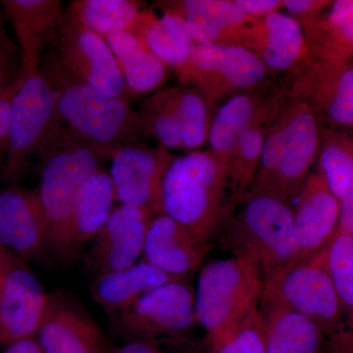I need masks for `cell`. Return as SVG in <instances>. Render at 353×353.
Instances as JSON below:
<instances>
[{"instance_id": "9c48e42d", "label": "cell", "mask_w": 353, "mask_h": 353, "mask_svg": "<svg viewBox=\"0 0 353 353\" xmlns=\"http://www.w3.org/2000/svg\"><path fill=\"white\" fill-rule=\"evenodd\" d=\"M174 72L181 85L197 90L216 112L220 102L268 80L270 71L240 46L196 43Z\"/></svg>"}, {"instance_id": "7a4b0ae2", "label": "cell", "mask_w": 353, "mask_h": 353, "mask_svg": "<svg viewBox=\"0 0 353 353\" xmlns=\"http://www.w3.org/2000/svg\"><path fill=\"white\" fill-rule=\"evenodd\" d=\"M224 232L234 255L259 265L264 282L301 259L294 206L275 194L250 190L231 202L217 234Z\"/></svg>"}, {"instance_id": "3957f363", "label": "cell", "mask_w": 353, "mask_h": 353, "mask_svg": "<svg viewBox=\"0 0 353 353\" xmlns=\"http://www.w3.org/2000/svg\"><path fill=\"white\" fill-rule=\"evenodd\" d=\"M230 205L228 161L212 150L176 157L162 182V212L209 243Z\"/></svg>"}, {"instance_id": "f1b7e54d", "label": "cell", "mask_w": 353, "mask_h": 353, "mask_svg": "<svg viewBox=\"0 0 353 353\" xmlns=\"http://www.w3.org/2000/svg\"><path fill=\"white\" fill-rule=\"evenodd\" d=\"M130 34L173 71L188 59L196 44L178 18L165 11L158 15L152 8L141 11Z\"/></svg>"}, {"instance_id": "ee69618b", "label": "cell", "mask_w": 353, "mask_h": 353, "mask_svg": "<svg viewBox=\"0 0 353 353\" xmlns=\"http://www.w3.org/2000/svg\"><path fill=\"white\" fill-rule=\"evenodd\" d=\"M340 353H345V352H341Z\"/></svg>"}, {"instance_id": "d590c367", "label": "cell", "mask_w": 353, "mask_h": 353, "mask_svg": "<svg viewBox=\"0 0 353 353\" xmlns=\"http://www.w3.org/2000/svg\"><path fill=\"white\" fill-rule=\"evenodd\" d=\"M0 14V90L10 87L23 78V57L19 46L7 32Z\"/></svg>"}, {"instance_id": "8fae6325", "label": "cell", "mask_w": 353, "mask_h": 353, "mask_svg": "<svg viewBox=\"0 0 353 353\" xmlns=\"http://www.w3.org/2000/svg\"><path fill=\"white\" fill-rule=\"evenodd\" d=\"M108 319L111 331L126 341L157 345L158 339L180 336L196 324L194 294L183 281L169 283L111 313Z\"/></svg>"}, {"instance_id": "ac0fdd59", "label": "cell", "mask_w": 353, "mask_h": 353, "mask_svg": "<svg viewBox=\"0 0 353 353\" xmlns=\"http://www.w3.org/2000/svg\"><path fill=\"white\" fill-rule=\"evenodd\" d=\"M154 213L139 206L124 205L113 210L85 255V265L95 278L124 270L143 255L145 236Z\"/></svg>"}, {"instance_id": "8992f818", "label": "cell", "mask_w": 353, "mask_h": 353, "mask_svg": "<svg viewBox=\"0 0 353 353\" xmlns=\"http://www.w3.org/2000/svg\"><path fill=\"white\" fill-rule=\"evenodd\" d=\"M263 292V274L253 260L233 255L209 262L197 279L196 323L213 345H218L259 310Z\"/></svg>"}, {"instance_id": "7402d4cb", "label": "cell", "mask_w": 353, "mask_h": 353, "mask_svg": "<svg viewBox=\"0 0 353 353\" xmlns=\"http://www.w3.org/2000/svg\"><path fill=\"white\" fill-rule=\"evenodd\" d=\"M23 57V77L38 71L44 53L55 43L65 12L60 0H3Z\"/></svg>"}, {"instance_id": "d4e9b609", "label": "cell", "mask_w": 353, "mask_h": 353, "mask_svg": "<svg viewBox=\"0 0 353 353\" xmlns=\"http://www.w3.org/2000/svg\"><path fill=\"white\" fill-rule=\"evenodd\" d=\"M116 201L112 179L99 169L85 183L75 204L65 231L58 259L71 260L94 240L113 212Z\"/></svg>"}, {"instance_id": "6da1fadb", "label": "cell", "mask_w": 353, "mask_h": 353, "mask_svg": "<svg viewBox=\"0 0 353 353\" xmlns=\"http://www.w3.org/2000/svg\"><path fill=\"white\" fill-rule=\"evenodd\" d=\"M39 70L52 92L59 120L104 158L145 138L138 111L129 101L102 94L75 78L60 61L54 44L44 53Z\"/></svg>"}, {"instance_id": "ab89813d", "label": "cell", "mask_w": 353, "mask_h": 353, "mask_svg": "<svg viewBox=\"0 0 353 353\" xmlns=\"http://www.w3.org/2000/svg\"><path fill=\"white\" fill-rule=\"evenodd\" d=\"M109 353H162L157 345L148 341H126L121 347L111 345Z\"/></svg>"}, {"instance_id": "277c9868", "label": "cell", "mask_w": 353, "mask_h": 353, "mask_svg": "<svg viewBox=\"0 0 353 353\" xmlns=\"http://www.w3.org/2000/svg\"><path fill=\"white\" fill-rule=\"evenodd\" d=\"M321 128L305 102L292 99L269 128L259 172L250 190L275 194L292 204L318 157Z\"/></svg>"}, {"instance_id": "836d02e7", "label": "cell", "mask_w": 353, "mask_h": 353, "mask_svg": "<svg viewBox=\"0 0 353 353\" xmlns=\"http://www.w3.org/2000/svg\"><path fill=\"white\" fill-rule=\"evenodd\" d=\"M326 260L347 325L343 329H353V236L336 232L327 245Z\"/></svg>"}, {"instance_id": "2e32d148", "label": "cell", "mask_w": 353, "mask_h": 353, "mask_svg": "<svg viewBox=\"0 0 353 353\" xmlns=\"http://www.w3.org/2000/svg\"><path fill=\"white\" fill-rule=\"evenodd\" d=\"M290 97L305 102L319 125L353 128V63L310 61L294 75Z\"/></svg>"}, {"instance_id": "60d3db41", "label": "cell", "mask_w": 353, "mask_h": 353, "mask_svg": "<svg viewBox=\"0 0 353 353\" xmlns=\"http://www.w3.org/2000/svg\"><path fill=\"white\" fill-rule=\"evenodd\" d=\"M338 231L353 236V192L345 201H341Z\"/></svg>"}, {"instance_id": "4316f807", "label": "cell", "mask_w": 353, "mask_h": 353, "mask_svg": "<svg viewBox=\"0 0 353 353\" xmlns=\"http://www.w3.org/2000/svg\"><path fill=\"white\" fill-rule=\"evenodd\" d=\"M260 311L266 353H318L323 330L317 323L285 306L262 303Z\"/></svg>"}, {"instance_id": "e575fe53", "label": "cell", "mask_w": 353, "mask_h": 353, "mask_svg": "<svg viewBox=\"0 0 353 353\" xmlns=\"http://www.w3.org/2000/svg\"><path fill=\"white\" fill-rule=\"evenodd\" d=\"M214 347L215 353H266L260 308Z\"/></svg>"}, {"instance_id": "f546056e", "label": "cell", "mask_w": 353, "mask_h": 353, "mask_svg": "<svg viewBox=\"0 0 353 353\" xmlns=\"http://www.w3.org/2000/svg\"><path fill=\"white\" fill-rule=\"evenodd\" d=\"M104 39L119 64L128 94H150L163 85L168 68L132 34L112 32Z\"/></svg>"}, {"instance_id": "d6a6232c", "label": "cell", "mask_w": 353, "mask_h": 353, "mask_svg": "<svg viewBox=\"0 0 353 353\" xmlns=\"http://www.w3.org/2000/svg\"><path fill=\"white\" fill-rule=\"evenodd\" d=\"M270 126L260 125L248 130L229 157L228 190L230 202L236 201L252 188L259 172L262 148Z\"/></svg>"}, {"instance_id": "d6986e66", "label": "cell", "mask_w": 353, "mask_h": 353, "mask_svg": "<svg viewBox=\"0 0 353 353\" xmlns=\"http://www.w3.org/2000/svg\"><path fill=\"white\" fill-rule=\"evenodd\" d=\"M241 48L252 51L269 71L294 76L311 61L303 27L282 11L248 23Z\"/></svg>"}, {"instance_id": "f6af8a7d", "label": "cell", "mask_w": 353, "mask_h": 353, "mask_svg": "<svg viewBox=\"0 0 353 353\" xmlns=\"http://www.w3.org/2000/svg\"><path fill=\"white\" fill-rule=\"evenodd\" d=\"M352 63H353V62H352Z\"/></svg>"}, {"instance_id": "5bb4252c", "label": "cell", "mask_w": 353, "mask_h": 353, "mask_svg": "<svg viewBox=\"0 0 353 353\" xmlns=\"http://www.w3.org/2000/svg\"><path fill=\"white\" fill-rule=\"evenodd\" d=\"M290 99V88L270 80L234 95L218 108L208 134L209 150L229 160L241 137L260 125L270 126Z\"/></svg>"}, {"instance_id": "cb8c5ba5", "label": "cell", "mask_w": 353, "mask_h": 353, "mask_svg": "<svg viewBox=\"0 0 353 353\" xmlns=\"http://www.w3.org/2000/svg\"><path fill=\"white\" fill-rule=\"evenodd\" d=\"M209 250V243L178 221L165 214L155 215L146 234L141 261L183 279L201 264Z\"/></svg>"}, {"instance_id": "ffe728a7", "label": "cell", "mask_w": 353, "mask_h": 353, "mask_svg": "<svg viewBox=\"0 0 353 353\" xmlns=\"http://www.w3.org/2000/svg\"><path fill=\"white\" fill-rule=\"evenodd\" d=\"M153 7L178 18L196 44L240 46L246 25L254 20L234 0H161Z\"/></svg>"}, {"instance_id": "484cf974", "label": "cell", "mask_w": 353, "mask_h": 353, "mask_svg": "<svg viewBox=\"0 0 353 353\" xmlns=\"http://www.w3.org/2000/svg\"><path fill=\"white\" fill-rule=\"evenodd\" d=\"M303 31L311 61L353 62V0L332 1Z\"/></svg>"}, {"instance_id": "f35d334b", "label": "cell", "mask_w": 353, "mask_h": 353, "mask_svg": "<svg viewBox=\"0 0 353 353\" xmlns=\"http://www.w3.org/2000/svg\"><path fill=\"white\" fill-rule=\"evenodd\" d=\"M250 18H263L272 13L281 12L284 9V0H234Z\"/></svg>"}, {"instance_id": "7bdbcfd3", "label": "cell", "mask_w": 353, "mask_h": 353, "mask_svg": "<svg viewBox=\"0 0 353 353\" xmlns=\"http://www.w3.org/2000/svg\"><path fill=\"white\" fill-rule=\"evenodd\" d=\"M333 343L340 352L353 353V329H341L332 336Z\"/></svg>"}, {"instance_id": "4dcf8cb0", "label": "cell", "mask_w": 353, "mask_h": 353, "mask_svg": "<svg viewBox=\"0 0 353 353\" xmlns=\"http://www.w3.org/2000/svg\"><path fill=\"white\" fill-rule=\"evenodd\" d=\"M145 8V2L138 0H75L69 3L65 13L105 38L112 32L130 34Z\"/></svg>"}, {"instance_id": "b9f144b4", "label": "cell", "mask_w": 353, "mask_h": 353, "mask_svg": "<svg viewBox=\"0 0 353 353\" xmlns=\"http://www.w3.org/2000/svg\"><path fill=\"white\" fill-rule=\"evenodd\" d=\"M3 353H43L36 336L16 341L6 347Z\"/></svg>"}, {"instance_id": "30bf717a", "label": "cell", "mask_w": 353, "mask_h": 353, "mask_svg": "<svg viewBox=\"0 0 353 353\" xmlns=\"http://www.w3.org/2000/svg\"><path fill=\"white\" fill-rule=\"evenodd\" d=\"M145 138L167 150H199L208 141L214 111L194 88H161L141 101L138 110Z\"/></svg>"}, {"instance_id": "5b68a950", "label": "cell", "mask_w": 353, "mask_h": 353, "mask_svg": "<svg viewBox=\"0 0 353 353\" xmlns=\"http://www.w3.org/2000/svg\"><path fill=\"white\" fill-rule=\"evenodd\" d=\"M38 190L48 229L50 253H59L67 225L85 183L101 169L103 154L63 123L39 154Z\"/></svg>"}, {"instance_id": "8d00e7d4", "label": "cell", "mask_w": 353, "mask_h": 353, "mask_svg": "<svg viewBox=\"0 0 353 353\" xmlns=\"http://www.w3.org/2000/svg\"><path fill=\"white\" fill-rule=\"evenodd\" d=\"M331 3L332 1L324 0H284V9L304 30L312 24Z\"/></svg>"}, {"instance_id": "7c38bea8", "label": "cell", "mask_w": 353, "mask_h": 353, "mask_svg": "<svg viewBox=\"0 0 353 353\" xmlns=\"http://www.w3.org/2000/svg\"><path fill=\"white\" fill-rule=\"evenodd\" d=\"M48 301L27 261L0 246V345L36 336Z\"/></svg>"}, {"instance_id": "1f68e13d", "label": "cell", "mask_w": 353, "mask_h": 353, "mask_svg": "<svg viewBox=\"0 0 353 353\" xmlns=\"http://www.w3.org/2000/svg\"><path fill=\"white\" fill-rule=\"evenodd\" d=\"M320 174L329 190L343 201L353 192V138L347 132L321 129L318 153Z\"/></svg>"}, {"instance_id": "52a82bcc", "label": "cell", "mask_w": 353, "mask_h": 353, "mask_svg": "<svg viewBox=\"0 0 353 353\" xmlns=\"http://www.w3.org/2000/svg\"><path fill=\"white\" fill-rule=\"evenodd\" d=\"M61 124L52 92L41 70L23 77L11 104L8 148L0 174L2 180L7 183L19 182L32 158L39 157Z\"/></svg>"}, {"instance_id": "9a60e30c", "label": "cell", "mask_w": 353, "mask_h": 353, "mask_svg": "<svg viewBox=\"0 0 353 353\" xmlns=\"http://www.w3.org/2000/svg\"><path fill=\"white\" fill-rule=\"evenodd\" d=\"M110 175L116 201L124 205L150 209L154 215L162 212V182L176 155L163 146L132 143L112 155Z\"/></svg>"}, {"instance_id": "603a6c76", "label": "cell", "mask_w": 353, "mask_h": 353, "mask_svg": "<svg viewBox=\"0 0 353 353\" xmlns=\"http://www.w3.org/2000/svg\"><path fill=\"white\" fill-rule=\"evenodd\" d=\"M294 208V230L301 257L322 252L338 232L341 202L319 171L309 175Z\"/></svg>"}, {"instance_id": "44dd1931", "label": "cell", "mask_w": 353, "mask_h": 353, "mask_svg": "<svg viewBox=\"0 0 353 353\" xmlns=\"http://www.w3.org/2000/svg\"><path fill=\"white\" fill-rule=\"evenodd\" d=\"M0 246L26 261L41 260L50 254L38 190L11 187L0 192Z\"/></svg>"}, {"instance_id": "83f0119b", "label": "cell", "mask_w": 353, "mask_h": 353, "mask_svg": "<svg viewBox=\"0 0 353 353\" xmlns=\"http://www.w3.org/2000/svg\"><path fill=\"white\" fill-rule=\"evenodd\" d=\"M182 280L141 261L124 270L95 278L90 290L94 301L109 315L131 305L150 290Z\"/></svg>"}, {"instance_id": "e0dca14e", "label": "cell", "mask_w": 353, "mask_h": 353, "mask_svg": "<svg viewBox=\"0 0 353 353\" xmlns=\"http://www.w3.org/2000/svg\"><path fill=\"white\" fill-rule=\"evenodd\" d=\"M36 339L43 353H109L112 345L87 308L64 290L48 294Z\"/></svg>"}, {"instance_id": "74e56055", "label": "cell", "mask_w": 353, "mask_h": 353, "mask_svg": "<svg viewBox=\"0 0 353 353\" xmlns=\"http://www.w3.org/2000/svg\"><path fill=\"white\" fill-rule=\"evenodd\" d=\"M22 80V79H21ZM14 83L10 87L0 90V174L6 162L7 148H8V130L10 122L11 104L16 90L21 82Z\"/></svg>"}, {"instance_id": "ba28073f", "label": "cell", "mask_w": 353, "mask_h": 353, "mask_svg": "<svg viewBox=\"0 0 353 353\" xmlns=\"http://www.w3.org/2000/svg\"><path fill=\"white\" fill-rule=\"evenodd\" d=\"M261 303L278 304L305 315L330 336L343 329V308L330 277L326 248L297 259L264 282Z\"/></svg>"}, {"instance_id": "4fadbf2b", "label": "cell", "mask_w": 353, "mask_h": 353, "mask_svg": "<svg viewBox=\"0 0 353 353\" xmlns=\"http://www.w3.org/2000/svg\"><path fill=\"white\" fill-rule=\"evenodd\" d=\"M54 48L65 68L81 82L102 94L128 99L122 72L105 39L65 13Z\"/></svg>"}]
</instances>
